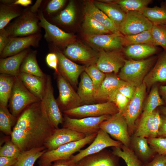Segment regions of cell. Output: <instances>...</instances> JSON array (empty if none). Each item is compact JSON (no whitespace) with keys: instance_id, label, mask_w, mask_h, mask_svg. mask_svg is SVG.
I'll use <instances>...</instances> for the list:
<instances>
[{"instance_id":"6da1fadb","label":"cell","mask_w":166,"mask_h":166,"mask_svg":"<svg viewBox=\"0 0 166 166\" xmlns=\"http://www.w3.org/2000/svg\"><path fill=\"white\" fill-rule=\"evenodd\" d=\"M56 128L49 121L40 101L27 107L13 129L11 141L21 152L44 146Z\"/></svg>"},{"instance_id":"7a4b0ae2","label":"cell","mask_w":166,"mask_h":166,"mask_svg":"<svg viewBox=\"0 0 166 166\" xmlns=\"http://www.w3.org/2000/svg\"><path fill=\"white\" fill-rule=\"evenodd\" d=\"M97 133L86 136L79 140L62 145L54 150L47 151L39 158L38 166H51L53 162L70 159L75 152H78L86 144L92 143Z\"/></svg>"},{"instance_id":"3957f363","label":"cell","mask_w":166,"mask_h":166,"mask_svg":"<svg viewBox=\"0 0 166 166\" xmlns=\"http://www.w3.org/2000/svg\"><path fill=\"white\" fill-rule=\"evenodd\" d=\"M155 59L151 58L140 60L125 59L118 76L121 80L137 88L143 83Z\"/></svg>"},{"instance_id":"277c9868","label":"cell","mask_w":166,"mask_h":166,"mask_svg":"<svg viewBox=\"0 0 166 166\" xmlns=\"http://www.w3.org/2000/svg\"><path fill=\"white\" fill-rule=\"evenodd\" d=\"M9 101L11 113L16 117L30 105L41 101L27 89L18 75L15 76Z\"/></svg>"},{"instance_id":"5b68a950","label":"cell","mask_w":166,"mask_h":166,"mask_svg":"<svg viewBox=\"0 0 166 166\" xmlns=\"http://www.w3.org/2000/svg\"><path fill=\"white\" fill-rule=\"evenodd\" d=\"M100 128L123 145L129 147L131 137L126 120L122 113L111 116L101 123Z\"/></svg>"},{"instance_id":"8992f818","label":"cell","mask_w":166,"mask_h":166,"mask_svg":"<svg viewBox=\"0 0 166 166\" xmlns=\"http://www.w3.org/2000/svg\"><path fill=\"white\" fill-rule=\"evenodd\" d=\"M65 115L76 118L86 117H97L105 115H113L118 112L116 105L113 102L103 103L85 105L76 108L63 111Z\"/></svg>"},{"instance_id":"52a82bcc","label":"cell","mask_w":166,"mask_h":166,"mask_svg":"<svg viewBox=\"0 0 166 166\" xmlns=\"http://www.w3.org/2000/svg\"><path fill=\"white\" fill-rule=\"evenodd\" d=\"M38 17L30 10L26 11L6 29L10 38L27 36L37 34L39 30Z\"/></svg>"},{"instance_id":"ba28073f","label":"cell","mask_w":166,"mask_h":166,"mask_svg":"<svg viewBox=\"0 0 166 166\" xmlns=\"http://www.w3.org/2000/svg\"><path fill=\"white\" fill-rule=\"evenodd\" d=\"M111 116L105 115L97 117L76 118L65 115L63 127L89 136L97 133L100 129L101 123Z\"/></svg>"},{"instance_id":"9c48e42d","label":"cell","mask_w":166,"mask_h":166,"mask_svg":"<svg viewBox=\"0 0 166 166\" xmlns=\"http://www.w3.org/2000/svg\"><path fill=\"white\" fill-rule=\"evenodd\" d=\"M52 83L50 76L46 75L45 92L40 102L49 121L57 129L63 124L64 117L54 97Z\"/></svg>"},{"instance_id":"30bf717a","label":"cell","mask_w":166,"mask_h":166,"mask_svg":"<svg viewBox=\"0 0 166 166\" xmlns=\"http://www.w3.org/2000/svg\"><path fill=\"white\" fill-rule=\"evenodd\" d=\"M59 94L57 100L63 111L83 105L77 92L58 70L55 73Z\"/></svg>"},{"instance_id":"8fae6325","label":"cell","mask_w":166,"mask_h":166,"mask_svg":"<svg viewBox=\"0 0 166 166\" xmlns=\"http://www.w3.org/2000/svg\"><path fill=\"white\" fill-rule=\"evenodd\" d=\"M147 87L143 83L136 88L135 93L122 112L128 125L129 133L134 132L135 122L143 108Z\"/></svg>"},{"instance_id":"7c38bea8","label":"cell","mask_w":166,"mask_h":166,"mask_svg":"<svg viewBox=\"0 0 166 166\" xmlns=\"http://www.w3.org/2000/svg\"><path fill=\"white\" fill-rule=\"evenodd\" d=\"M153 24L139 11L126 13L119 30L124 36L131 35L151 30Z\"/></svg>"},{"instance_id":"4fadbf2b","label":"cell","mask_w":166,"mask_h":166,"mask_svg":"<svg viewBox=\"0 0 166 166\" xmlns=\"http://www.w3.org/2000/svg\"><path fill=\"white\" fill-rule=\"evenodd\" d=\"M122 144L120 142L111 138L106 132L100 129L91 144L85 149L81 150L71 159L76 163L84 157L97 153L109 147H118L121 148Z\"/></svg>"},{"instance_id":"5bb4252c","label":"cell","mask_w":166,"mask_h":166,"mask_svg":"<svg viewBox=\"0 0 166 166\" xmlns=\"http://www.w3.org/2000/svg\"><path fill=\"white\" fill-rule=\"evenodd\" d=\"M161 122V115L158 110L156 109L149 114H142L135 127L133 135L147 139L158 137Z\"/></svg>"},{"instance_id":"9a60e30c","label":"cell","mask_w":166,"mask_h":166,"mask_svg":"<svg viewBox=\"0 0 166 166\" xmlns=\"http://www.w3.org/2000/svg\"><path fill=\"white\" fill-rule=\"evenodd\" d=\"M54 53L57 57L59 71L73 87L76 88L79 77L85 71L86 66L75 63L57 49Z\"/></svg>"},{"instance_id":"2e32d148","label":"cell","mask_w":166,"mask_h":166,"mask_svg":"<svg viewBox=\"0 0 166 166\" xmlns=\"http://www.w3.org/2000/svg\"><path fill=\"white\" fill-rule=\"evenodd\" d=\"M38 17L40 21L38 24L45 30L44 37L48 41L58 46H66L73 42L74 38L72 34L66 32L50 23L42 11L39 12Z\"/></svg>"},{"instance_id":"e0dca14e","label":"cell","mask_w":166,"mask_h":166,"mask_svg":"<svg viewBox=\"0 0 166 166\" xmlns=\"http://www.w3.org/2000/svg\"><path fill=\"white\" fill-rule=\"evenodd\" d=\"M125 59L119 50L106 51L101 50L96 65L103 73H118L123 66Z\"/></svg>"},{"instance_id":"ac0fdd59","label":"cell","mask_w":166,"mask_h":166,"mask_svg":"<svg viewBox=\"0 0 166 166\" xmlns=\"http://www.w3.org/2000/svg\"><path fill=\"white\" fill-rule=\"evenodd\" d=\"M40 38L41 35L37 34L24 37L10 38L7 44L0 53L1 58L18 53L30 46H36Z\"/></svg>"},{"instance_id":"d6986e66","label":"cell","mask_w":166,"mask_h":166,"mask_svg":"<svg viewBox=\"0 0 166 166\" xmlns=\"http://www.w3.org/2000/svg\"><path fill=\"white\" fill-rule=\"evenodd\" d=\"M63 54L70 60L88 65L96 64L99 56L84 46L73 42L66 46Z\"/></svg>"},{"instance_id":"ffe728a7","label":"cell","mask_w":166,"mask_h":166,"mask_svg":"<svg viewBox=\"0 0 166 166\" xmlns=\"http://www.w3.org/2000/svg\"><path fill=\"white\" fill-rule=\"evenodd\" d=\"M84 134L63 128L56 129L45 144L47 151L54 150L68 143L79 140L86 137Z\"/></svg>"},{"instance_id":"44dd1931","label":"cell","mask_w":166,"mask_h":166,"mask_svg":"<svg viewBox=\"0 0 166 166\" xmlns=\"http://www.w3.org/2000/svg\"><path fill=\"white\" fill-rule=\"evenodd\" d=\"M123 36L120 33L86 36V41L92 45L106 51L120 50L123 46Z\"/></svg>"},{"instance_id":"7402d4cb","label":"cell","mask_w":166,"mask_h":166,"mask_svg":"<svg viewBox=\"0 0 166 166\" xmlns=\"http://www.w3.org/2000/svg\"><path fill=\"white\" fill-rule=\"evenodd\" d=\"M124 81L114 73H106L104 80L96 92V103L108 101L110 95L117 89Z\"/></svg>"},{"instance_id":"603a6c76","label":"cell","mask_w":166,"mask_h":166,"mask_svg":"<svg viewBox=\"0 0 166 166\" xmlns=\"http://www.w3.org/2000/svg\"><path fill=\"white\" fill-rule=\"evenodd\" d=\"M105 150L84 157L75 166H119L117 156Z\"/></svg>"},{"instance_id":"cb8c5ba5","label":"cell","mask_w":166,"mask_h":166,"mask_svg":"<svg viewBox=\"0 0 166 166\" xmlns=\"http://www.w3.org/2000/svg\"><path fill=\"white\" fill-rule=\"evenodd\" d=\"M166 82V52L159 57L152 69L145 77L143 82L149 89L156 83Z\"/></svg>"},{"instance_id":"d4e9b609","label":"cell","mask_w":166,"mask_h":166,"mask_svg":"<svg viewBox=\"0 0 166 166\" xmlns=\"http://www.w3.org/2000/svg\"><path fill=\"white\" fill-rule=\"evenodd\" d=\"M18 76L27 89L40 101L44 95L46 76L41 77L23 72Z\"/></svg>"},{"instance_id":"484cf974","label":"cell","mask_w":166,"mask_h":166,"mask_svg":"<svg viewBox=\"0 0 166 166\" xmlns=\"http://www.w3.org/2000/svg\"><path fill=\"white\" fill-rule=\"evenodd\" d=\"M29 53L25 49L15 55L0 60V73L9 75L17 76L20 72L21 65Z\"/></svg>"},{"instance_id":"4316f807","label":"cell","mask_w":166,"mask_h":166,"mask_svg":"<svg viewBox=\"0 0 166 166\" xmlns=\"http://www.w3.org/2000/svg\"><path fill=\"white\" fill-rule=\"evenodd\" d=\"M77 93L83 105L96 103L95 99L96 91L93 83L85 71L81 75V80Z\"/></svg>"},{"instance_id":"83f0119b","label":"cell","mask_w":166,"mask_h":166,"mask_svg":"<svg viewBox=\"0 0 166 166\" xmlns=\"http://www.w3.org/2000/svg\"><path fill=\"white\" fill-rule=\"evenodd\" d=\"M148 145L147 139L145 137L134 135L131 137L130 145L132 150L140 160L144 163L153 158L156 153Z\"/></svg>"},{"instance_id":"f1b7e54d","label":"cell","mask_w":166,"mask_h":166,"mask_svg":"<svg viewBox=\"0 0 166 166\" xmlns=\"http://www.w3.org/2000/svg\"><path fill=\"white\" fill-rule=\"evenodd\" d=\"M84 11L85 14L93 18L112 33H120L115 24L104 12L97 7L93 2H87L84 7Z\"/></svg>"},{"instance_id":"f546056e","label":"cell","mask_w":166,"mask_h":166,"mask_svg":"<svg viewBox=\"0 0 166 166\" xmlns=\"http://www.w3.org/2000/svg\"><path fill=\"white\" fill-rule=\"evenodd\" d=\"M94 4L104 12L117 26L118 29L124 21L126 13L115 3H107L93 2Z\"/></svg>"},{"instance_id":"4dcf8cb0","label":"cell","mask_w":166,"mask_h":166,"mask_svg":"<svg viewBox=\"0 0 166 166\" xmlns=\"http://www.w3.org/2000/svg\"><path fill=\"white\" fill-rule=\"evenodd\" d=\"M157 51L155 46L147 44L132 45L126 46L124 53L133 59H141L154 54Z\"/></svg>"},{"instance_id":"1f68e13d","label":"cell","mask_w":166,"mask_h":166,"mask_svg":"<svg viewBox=\"0 0 166 166\" xmlns=\"http://www.w3.org/2000/svg\"><path fill=\"white\" fill-rule=\"evenodd\" d=\"M82 26L86 36L112 33L102 24L86 14H85Z\"/></svg>"},{"instance_id":"d6a6232c","label":"cell","mask_w":166,"mask_h":166,"mask_svg":"<svg viewBox=\"0 0 166 166\" xmlns=\"http://www.w3.org/2000/svg\"><path fill=\"white\" fill-rule=\"evenodd\" d=\"M47 151L44 146L22 152L14 166H33L36 161Z\"/></svg>"},{"instance_id":"836d02e7","label":"cell","mask_w":166,"mask_h":166,"mask_svg":"<svg viewBox=\"0 0 166 166\" xmlns=\"http://www.w3.org/2000/svg\"><path fill=\"white\" fill-rule=\"evenodd\" d=\"M36 51L29 53L25 57L20 67L19 72H23L36 76L45 77L38 63Z\"/></svg>"},{"instance_id":"e575fe53","label":"cell","mask_w":166,"mask_h":166,"mask_svg":"<svg viewBox=\"0 0 166 166\" xmlns=\"http://www.w3.org/2000/svg\"><path fill=\"white\" fill-rule=\"evenodd\" d=\"M112 147L113 154L123 159L127 166H143L141 161L129 147L123 144L121 148L118 147Z\"/></svg>"},{"instance_id":"d590c367","label":"cell","mask_w":166,"mask_h":166,"mask_svg":"<svg viewBox=\"0 0 166 166\" xmlns=\"http://www.w3.org/2000/svg\"><path fill=\"white\" fill-rule=\"evenodd\" d=\"M139 12L153 24L166 25V7L164 6L147 7Z\"/></svg>"},{"instance_id":"8d00e7d4","label":"cell","mask_w":166,"mask_h":166,"mask_svg":"<svg viewBox=\"0 0 166 166\" xmlns=\"http://www.w3.org/2000/svg\"><path fill=\"white\" fill-rule=\"evenodd\" d=\"M15 76L0 75V104L7 106L12 93Z\"/></svg>"},{"instance_id":"74e56055","label":"cell","mask_w":166,"mask_h":166,"mask_svg":"<svg viewBox=\"0 0 166 166\" xmlns=\"http://www.w3.org/2000/svg\"><path fill=\"white\" fill-rule=\"evenodd\" d=\"M164 104L159 93V87L157 85H154L143 106L142 114L150 113L157 107Z\"/></svg>"},{"instance_id":"f35d334b","label":"cell","mask_w":166,"mask_h":166,"mask_svg":"<svg viewBox=\"0 0 166 166\" xmlns=\"http://www.w3.org/2000/svg\"><path fill=\"white\" fill-rule=\"evenodd\" d=\"M15 5L2 4L0 6V30L5 28L13 18L20 16L21 12Z\"/></svg>"},{"instance_id":"ab89813d","label":"cell","mask_w":166,"mask_h":166,"mask_svg":"<svg viewBox=\"0 0 166 166\" xmlns=\"http://www.w3.org/2000/svg\"><path fill=\"white\" fill-rule=\"evenodd\" d=\"M16 120V117L9 112L6 106L0 104V130L1 132L11 135L12 127Z\"/></svg>"},{"instance_id":"60d3db41","label":"cell","mask_w":166,"mask_h":166,"mask_svg":"<svg viewBox=\"0 0 166 166\" xmlns=\"http://www.w3.org/2000/svg\"><path fill=\"white\" fill-rule=\"evenodd\" d=\"M76 9L74 2L70 1L66 7L53 18L54 21L60 24L70 25L74 22Z\"/></svg>"},{"instance_id":"b9f144b4","label":"cell","mask_w":166,"mask_h":166,"mask_svg":"<svg viewBox=\"0 0 166 166\" xmlns=\"http://www.w3.org/2000/svg\"><path fill=\"white\" fill-rule=\"evenodd\" d=\"M123 43V45L126 46L139 44H147L154 45L151 30L134 35L124 36Z\"/></svg>"},{"instance_id":"7bdbcfd3","label":"cell","mask_w":166,"mask_h":166,"mask_svg":"<svg viewBox=\"0 0 166 166\" xmlns=\"http://www.w3.org/2000/svg\"><path fill=\"white\" fill-rule=\"evenodd\" d=\"M152 2L151 0H119L115 3L126 13L131 11H140Z\"/></svg>"},{"instance_id":"ee69618b","label":"cell","mask_w":166,"mask_h":166,"mask_svg":"<svg viewBox=\"0 0 166 166\" xmlns=\"http://www.w3.org/2000/svg\"><path fill=\"white\" fill-rule=\"evenodd\" d=\"M151 32L154 45L166 50V25L153 24Z\"/></svg>"},{"instance_id":"f6af8a7d","label":"cell","mask_w":166,"mask_h":166,"mask_svg":"<svg viewBox=\"0 0 166 166\" xmlns=\"http://www.w3.org/2000/svg\"><path fill=\"white\" fill-rule=\"evenodd\" d=\"M85 71L91 79L96 92L104 80L106 73L100 70L96 64L86 66Z\"/></svg>"},{"instance_id":"bcb514c9","label":"cell","mask_w":166,"mask_h":166,"mask_svg":"<svg viewBox=\"0 0 166 166\" xmlns=\"http://www.w3.org/2000/svg\"><path fill=\"white\" fill-rule=\"evenodd\" d=\"M21 152L19 147L10 140L0 147V156L18 158Z\"/></svg>"},{"instance_id":"7dc6e473","label":"cell","mask_w":166,"mask_h":166,"mask_svg":"<svg viewBox=\"0 0 166 166\" xmlns=\"http://www.w3.org/2000/svg\"><path fill=\"white\" fill-rule=\"evenodd\" d=\"M149 145L156 153L166 156V138L147 139Z\"/></svg>"},{"instance_id":"c3c4849f","label":"cell","mask_w":166,"mask_h":166,"mask_svg":"<svg viewBox=\"0 0 166 166\" xmlns=\"http://www.w3.org/2000/svg\"><path fill=\"white\" fill-rule=\"evenodd\" d=\"M130 100L121 93L118 89L110 95L108 101L114 103L117 107L119 112H122Z\"/></svg>"},{"instance_id":"681fc988","label":"cell","mask_w":166,"mask_h":166,"mask_svg":"<svg viewBox=\"0 0 166 166\" xmlns=\"http://www.w3.org/2000/svg\"><path fill=\"white\" fill-rule=\"evenodd\" d=\"M136 89V87L124 81L119 87L118 90L121 93L130 100L133 97Z\"/></svg>"},{"instance_id":"f907efd6","label":"cell","mask_w":166,"mask_h":166,"mask_svg":"<svg viewBox=\"0 0 166 166\" xmlns=\"http://www.w3.org/2000/svg\"><path fill=\"white\" fill-rule=\"evenodd\" d=\"M65 0H52L47 5L46 11L50 14L58 11L61 8L66 2Z\"/></svg>"},{"instance_id":"816d5d0a","label":"cell","mask_w":166,"mask_h":166,"mask_svg":"<svg viewBox=\"0 0 166 166\" xmlns=\"http://www.w3.org/2000/svg\"><path fill=\"white\" fill-rule=\"evenodd\" d=\"M166 156L157 154L149 162L144 163L143 166H165Z\"/></svg>"},{"instance_id":"f5cc1de1","label":"cell","mask_w":166,"mask_h":166,"mask_svg":"<svg viewBox=\"0 0 166 166\" xmlns=\"http://www.w3.org/2000/svg\"><path fill=\"white\" fill-rule=\"evenodd\" d=\"M45 61L48 65L53 69L55 73L58 72V59L57 55L55 53H48L45 57Z\"/></svg>"},{"instance_id":"db71d44e","label":"cell","mask_w":166,"mask_h":166,"mask_svg":"<svg viewBox=\"0 0 166 166\" xmlns=\"http://www.w3.org/2000/svg\"><path fill=\"white\" fill-rule=\"evenodd\" d=\"M10 37L6 29L0 31V53L2 52L7 44Z\"/></svg>"},{"instance_id":"11a10c76","label":"cell","mask_w":166,"mask_h":166,"mask_svg":"<svg viewBox=\"0 0 166 166\" xmlns=\"http://www.w3.org/2000/svg\"><path fill=\"white\" fill-rule=\"evenodd\" d=\"M17 158L0 156V166H14Z\"/></svg>"},{"instance_id":"9f6ffc18","label":"cell","mask_w":166,"mask_h":166,"mask_svg":"<svg viewBox=\"0 0 166 166\" xmlns=\"http://www.w3.org/2000/svg\"><path fill=\"white\" fill-rule=\"evenodd\" d=\"M160 115L161 122L159 130L158 137L166 138V116L161 114Z\"/></svg>"},{"instance_id":"6f0895ef","label":"cell","mask_w":166,"mask_h":166,"mask_svg":"<svg viewBox=\"0 0 166 166\" xmlns=\"http://www.w3.org/2000/svg\"><path fill=\"white\" fill-rule=\"evenodd\" d=\"M76 163L70 158L66 160L56 161L51 166H75Z\"/></svg>"},{"instance_id":"680465c9","label":"cell","mask_w":166,"mask_h":166,"mask_svg":"<svg viewBox=\"0 0 166 166\" xmlns=\"http://www.w3.org/2000/svg\"><path fill=\"white\" fill-rule=\"evenodd\" d=\"M32 2L31 0H16L14 1L12 4L15 6L20 5L26 6L31 4Z\"/></svg>"},{"instance_id":"91938a15","label":"cell","mask_w":166,"mask_h":166,"mask_svg":"<svg viewBox=\"0 0 166 166\" xmlns=\"http://www.w3.org/2000/svg\"><path fill=\"white\" fill-rule=\"evenodd\" d=\"M160 95L164 104H166V85H160L159 87Z\"/></svg>"},{"instance_id":"94428289","label":"cell","mask_w":166,"mask_h":166,"mask_svg":"<svg viewBox=\"0 0 166 166\" xmlns=\"http://www.w3.org/2000/svg\"><path fill=\"white\" fill-rule=\"evenodd\" d=\"M42 1V0H37L34 4L31 7L30 10L32 12L35 14L37 12L38 8L40 7Z\"/></svg>"},{"instance_id":"6125c7cd","label":"cell","mask_w":166,"mask_h":166,"mask_svg":"<svg viewBox=\"0 0 166 166\" xmlns=\"http://www.w3.org/2000/svg\"><path fill=\"white\" fill-rule=\"evenodd\" d=\"M158 110L161 115L166 116V106H161L159 107Z\"/></svg>"},{"instance_id":"be15d7a7","label":"cell","mask_w":166,"mask_h":166,"mask_svg":"<svg viewBox=\"0 0 166 166\" xmlns=\"http://www.w3.org/2000/svg\"><path fill=\"white\" fill-rule=\"evenodd\" d=\"M165 166H166V165H165Z\"/></svg>"}]
</instances>
